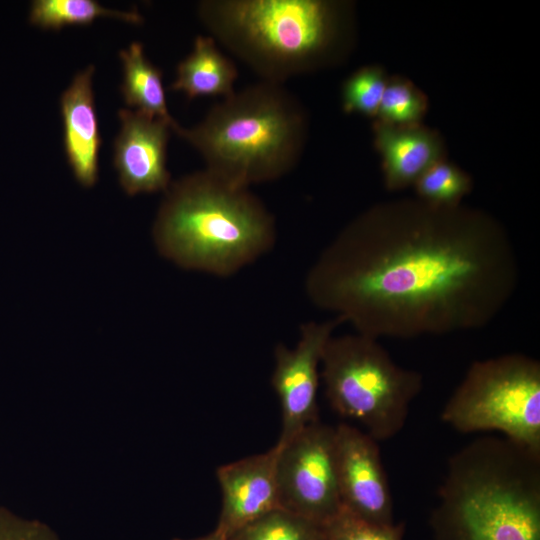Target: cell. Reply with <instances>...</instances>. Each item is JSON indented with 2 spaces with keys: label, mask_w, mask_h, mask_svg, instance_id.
Masks as SVG:
<instances>
[{
  "label": "cell",
  "mask_w": 540,
  "mask_h": 540,
  "mask_svg": "<svg viewBox=\"0 0 540 540\" xmlns=\"http://www.w3.org/2000/svg\"><path fill=\"white\" fill-rule=\"evenodd\" d=\"M320 367L332 409L359 423L377 442L402 431L423 388L421 373L401 367L378 339L359 333L332 336Z\"/></svg>",
  "instance_id": "obj_6"
},
{
  "label": "cell",
  "mask_w": 540,
  "mask_h": 540,
  "mask_svg": "<svg viewBox=\"0 0 540 540\" xmlns=\"http://www.w3.org/2000/svg\"><path fill=\"white\" fill-rule=\"evenodd\" d=\"M238 78L236 64L217 46L211 36L198 35L191 52L179 62L176 77L169 89L187 98L219 96L234 91Z\"/></svg>",
  "instance_id": "obj_15"
},
{
  "label": "cell",
  "mask_w": 540,
  "mask_h": 540,
  "mask_svg": "<svg viewBox=\"0 0 540 540\" xmlns=\"http://www.w3.org/2000/svg\"><path fill=\"white\" fill-rule=\"evenodd\" d=\"M277 483L283 509L321 526L342 510L336 471L335 428L319 420L277 446Z\"/></svg>",
  "instance_id": "obj_8"
},
{
  "label": "cell",
  "mask_w": 540,
  "mask_h": 540,
  "mask_svg": "<svg viewBox=\"0 0 540 540\" xmlns=\"http://www.w3.org/2000/svg\"><path fill=\"white\" fill-rule=\"evenodd\" d=\"M95 68L78 72L60 99L64 126V150L77 182L85 188L98 179L102 144L93 92Z\"/></svg>",
  "instance_id": "obj_13"
},
{
  "label": "cell",
  "mask_w": 540,
  "mask_h": 540,
  "mask_svg": "<svg viewBox=\"0 0 540 540\" xmlns=\"http://www.w3.org/2000/svg\"><path fill=\"white\" fill-rule=\"evenodd\" d=\"M428 109L425 94L401 77L388 78L377 120L394 126L421 124Z\"/></svg>",
  "instance_id": "obj_20"
},
{
  "label": "cell",
  "mask_w": 540,
  "mask_h": 540,
  "mask_svg": "<svg viewBox=\"0 0 540 540\" xmlns=\"http://www.w3.org/2000/svg\"><path fill=\"white\" fill-rule=\"evenodd\" d=\"M404 525H377L345 510L323 525V540H403Z\"/></svg>",
  "instance_id": "obj_22"
},
{
  "label": "cell",
  "mask_w": 540,
  "mask_h": 540,
  "mask_svg": "<svg viewBox=\"0 0 540 540\" xmlns=\"http://www.w3.org/2000/svg\"><path fill=\"white\" fill-rule=\"evenodd\" d=\"M152 227L159 254L177 266L229 277L274 246L276 221L250 188L200 170L172 181Z\"/></svg>",
  "instance_id": "obj_3"
},
{
  "label": "cell",
  "mask_w": 540,
  "mask_h": 540,
  "mask_svg": "<svg viewBox=\"0 0 540 540\" xmlns=\"http://www.w3.org/2000/svg\"><path fill=\"white\" fill-rule=\"evenodd\" d=\"M119 57L123 67L121 92L126 104L167 122L175 132L180 125L168 111L162 72L146 57L143 45L132 42L119 52Z\"/></svg>",
  "instance_id": "obj_16"
},
{
  "label": "cell",
  "mask_w": 540,
  "mask_h": 540,
  "mask_svg": "<svg viewBox=\"0 0 540 540\" xmlns=\"http://www.w3.org/2000/svg\"><path fill=\"white\" fill-rule=\"evenodd\" d=\"M441 420L461 433L494 431L540 452V362L520 353L473 362Z\"/></svg>",
  "instance_id": "obj_7"
},
{
  "label": "cell",
  "mask_w": 540,
  "mask_h": 540,
  "mask_svg": "<svg viewBox=\"0 0 540 540\" xmlns=\"http://www.w3.org/2000/svg\"><path fill=\"white\" fill-rule=\"evenodd\" d=\"M519 265L489 216L421 200L378 205L319 253L305 293L319 310L375 339L481 329L514 294Z\"/></svg>",
  "instance_id": "obj_1"
},
{
  "label": "cell",
  "mask_w": 540,
  "mask_h": 540,
  "mask_svg": "<svg viewBox=\"0 0 540 540\" xmlns=\"http://www.w3.org/2000/svg\"><path fill=\"white\" fill-rule=\"evenodd\" d=\"M228 540H323V526L277 508L245 525Z\"/></svg>",
  "instance_id": "obj_18"
},
{
  "label": "cell",
  "mask_w": 540,
  "mask_h": 540,
  "mask_svg": "<svg viewBox=\"0 0 540 540\" xmlns=\"http://www.w3.org/2000/svg\"><path fill=\"white\" fill-rule=\"evenodd\" d=\"M197 14L217 43L279 84L328 63L346 32L343 6L325 0H204Z\"/></svg>",
  "instance_id": "obj_5"
},
{
  "label": "cell",
  "mask_w": 540,
  "mask_h": 540,
  "mask_svg": "<svg viewBox=\"0 0 540 540\" xmlns=\"http://www.w3.org/2000/svg\"><path fill=\"white\" fill-rule=\"evenodd\" d=\"M176 540H182V539H176ZM190 540H228V539H225L221 536H219L218 534H216L214 531L206 536H203V537H199V538H195V539H190Z\"/></svg>",
  "instance_id": "obj_24"
},
{
  "label": "cell",
  "mask_w": 540,
  "mask_h": 540,
  "mask_svg": "<svg viewBox=\"0 0 540 540\" xmlns=\"http://www.w3.org/2000/svg\"><path fill=\"white\" fill-rule=\"evenodd\" d=\"M429 540H540V452L507 438L468 443L447 464Z\"/></svg>",
  "instance_id": "obj_2"
},
{
  "label": "cell",
  "mask_w": 540,
  "mask_h": 540,
  "mask_svg": "<svg viewBox=\"0 0 540 540\" xmlns=\"http://www.w3.org/2000/svg\"><path fill=\"white\" fill-rule=\"evenodd\" d=\"M343 324L334 317L300 325L294 348L277 344L271 384L280 400L282 429L277 446H283L306 426L319 420L317 391L322 354L334 330Z\"/></svg>",
  "instance_id": "obj_9"
},
{
  "label": "cell",
  "mask_w": 540,
  "mask_h": 540,
  "mask_svg": "<svg viewBox=\"0 0 540 540\" xmlns=\"http://www.w3.org/2000/svg\"><path fill=\"white\" fill-rule=\"evenodd\" d=\"M0 540H60L42 521L27 519L0 507Z\"/></svg>",
  "instance_id": "obj_23"
},
{
  "label": "cell",
  "mask_w": 540,
  "mask_h": 540,
  "mask_svg": "<svg viewBox=\"0 0 540 540\" xmlns=\"http://www.w3.org/2000/svg\"><path fill=\"white\" fill-rule=\"evenodd\" d=\"M100 17H111L131 24H140L137 11L107 9L95 0H35L29 21L42 29L59 30L67 25H89Z\"/></svg>",
  "instance_id": "obj_17"
},
{
  "label": "cell",
  "mask_w": 540,
  "mask_h": 540,
  "mask_svg": "<svg viewBox=\"0 0 540 540\" xmlns=\"http://www.w3.org/2000/svg\"><path fill=\"white\" fill-rule=\"evenodd\" d=\"M175 133L195 148L205 169L250 188L291 172L305 147L308 120L283 84L261 80L216 103L191 128Z\"/></svg>",
  "instance_id": "obj_4"
},
{
  "label": "cell",
  "mask_w": 540,
  "mask_h": 540,
  "mask_svg": "<svg viewBox=\"0 0 540 540\" xmlns=\"http://www.w3.org/2000/svg\"><path fill=\"white\" fill-rule=\"evenodd\" d=\"M334 428L342 509L372 524H394L393 499L378 442L351 424Z\"/></svg>",
  "instance_id": "obj_10"
},
{
  "label": "cell",
  "mask_w": 540,
  "mask_h": 540,
  "mask_svg": "<svg viewBox=\"0 0 540 540\" xmlns=\"http://www.w3.org/2000/svg\"><path fill=\"white\" fill-rule=\"evenodd\" d=\"M387 82L388 77L380 66L372 65L357 69L342 85L343 110L346 113L377 117Z\"/></svg>",
  "instance_id": "obj_21"
},
{
  "label": "cell",
  "mask_w": 540,
  "mask_h": 540,
  "mask_svg": "<svg viewBox=\"0 0 540 540\" xmlns=\"http://www.w3.org/2000/svg\"><path fill=\"white\" fill-rule=\"evenodd\" d=\"M278 449L221 465L216 470L222 494L217 526L219 536L229 539L235 532L264 514L282 508L277 483Z\"/></svg>",
  "instance_id": "obj_12"
},
{
  "label": "cell",
  "mask_w": 540,
  "mask_h": 540,
  "mask_svg": "<svg viewBox=\"0 0 540 540\" xmlns=\"http://www.w3.org/2000/svg\"><path fill=\"white\" fill-rule=\"evenodd\" d=\"M419 200L441 208H455L472 189L470 176L458 166L438 161L414 184Z\"/></svg>",
  "instance_id": "obj_19"
},
{
  "label": "cell",
  "mask_w": 540,
  "mask_h": 540,
  "mask_svg": "<svg viewBox=\"0 0 540 540\" xmlns=\"http://www.w3.org/2000/svg\"><path fill=\"white\" fill-rule=\"evenodd\" d=\"M373 134L384 184L390 191L414 185L427 169L444 159L439 133L421 124L394 126L376 120Z\"/></svg>",
  "instance_id": "obj_14"
},
{
  "label": "cell",
  "mask_w": 540,
  "mask_h": 540,
  "mask_svg": "<svg viewBox=\"0 0 540 540\" xmlns=\"http://www.w3.org/2000/svg\"><path fill=\"white\" fill-rule=\"evenodd\" d=\"M114 141L113 164L123 190L131 196L165 191L171 181L167 144L171 126L138 111L121 109Z\"/></svg>",
  "instance_id": "obj_11"
}]
</instances>
